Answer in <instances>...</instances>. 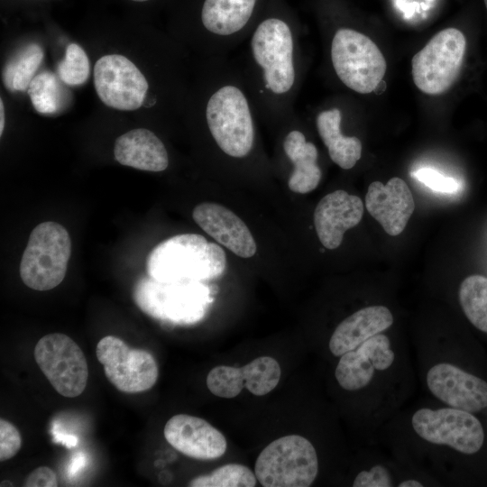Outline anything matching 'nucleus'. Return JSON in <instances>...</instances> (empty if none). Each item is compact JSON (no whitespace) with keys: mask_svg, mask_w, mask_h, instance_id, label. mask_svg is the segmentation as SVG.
Segmentation results:
<instances>
[{"mask_svg":"<svg viewBox=\"0 0 487 487\" xmlns=\"http://www.w3.org/2000/svg\"><path fill=\"white\" fill-rule=\"evenodd\" d=\"M33 108L45 115H55L68 103V92L51 71L36 75L27 89Z\"/></svg>","mask_w":487,"mask_h":487,"instance_id":"24","label":"nucleus"},{"mask_svg":"<svg viewBox=\"0 0 487 487\" xmlns=\"http://www.w3.org/2000/svg\"><path fill=\"white\" fill-rule=\"evenodd\" d=\"M43 57L42 48L35 42H31L19 50L5 65L3 70L5 87L10 92L27 91Z\"/></svg>","mask_w":487,"mask_h":487,"instance_id":"23","label":"nucleus"},{"mask_svg":"<svg viewBox=\"0 0 487 487\" xmlns=\"http://www.w3.org/2000/svg\"><path fill=\"white\" fill-rule=\"evenodd\" d=\"M5 128V107L3 99H0V135L3 134Z\"/></svg>","mask_w":487,"mask_h":487,"instance_id":"34","label":"nucleus"},{"mask_svg":"<svg viewBox=\"0 0 487 487\" xmlns=\"http://www.w3.org/2000/svg\"><path fill=\"white\" fill-rule=\"evenodd\" d=\"M33 355L59 394L75 398L84 391L88 379L87 362L72 338L61 333L48 334L39 339Z\"/></svg>","mask_w":487,"mask_h":487,"instance_id":"9","label":"nucleus"},{"mask_svg":"<svg viewBox=\"0 0 487 487\" xmlns=\"http://www.w3.org/2000/svg\"><path fill=\"white\" fill-rule=\"evenodd\" d=\"M412 175L418 181L435 191L451 193L455 191L458 187L455 179L446 177L433 169L422 168L413 172Z\"/></svg>","mask_w":487,"mask_h":487,"instance_id":"31","label":"nucleus"},{"mask_svg":"<svg viewBox=\"0 0 487 487\" xmlns=\"http://www.w3.org/2000/svg\"><path fill=\"white\" fill-rule=\"evenodd\" d=\"M96 354L107 380L122 392L146 391L158 380L159 368L154 356L147 350L131 348L117 336L100 339Z\"/></svg>","mask_w":487,"mask_h":487,"instance_id":"10","label":"nucleus"},{"mask_svg":"<svg viewBox=\"0 0 487 487\" xmlns=\"http://www.w3.org/2000/svg\"><path fill=\"white\" fill-rule=\"evenodd\" d=\"M279 363L270 356H260L243 367L216 366L207 376V386L215 396L232 399L245 388L255 396L271 392L280 379Z\"/></svg>","mask_w":487,"mask_h":487,"instance_id":"13","label":"nucleus"},{"mask_svg":"<svg viewBox=\"0 0 487 487\" xmlns=\"http://www.w3.org/2000/svg\"><path fill=\"white\" fill-rule=\"evenodd\" d=\"M244 43L240 68L258 115L281 127L295 114L304 75L299 31L288 17L271 14L257 21Z\"/></svg>","mask_w":487,"mask_h":487,"instance_id":"1","label":"nucleus"},{"mask_svg":"<svg viewBox=\"0 0 487 487\" xmlns=\"http://www.w3.org/2000/svg\"><path fill=\"white\" fill-rule=\"evenodd\" d=\"M427 383L436 398L452 408L475 412L487 407V382L453 364L431 367Z\"/></svg>","mask_w":487,"mask_h":487,"instance_id":"14","label":"nucleus"},{"mask_svg":"<svg viewBox=\"0 0 487 487\" xmlns=\"http://www.w3.org/2000/svg\"><path fill=\"white\" fill-rule=\"evenodd\" d=\"M163 434L176 450L198 460L219 458L227 447L226 439L218 429L201 418L187 414L171 417Z\"/></svg>","mask_w":487,"mask_h":487,"instance_id":"15","label":"nucleus"},{"mask_svg":"<svg viewBox=\"0 0 487 487\" xmlns=\"http://www.w3.org/2000/svg\"><path fill=\"white\" fill-rule=\"evenodd\" d=\"M26 487H56L58 485L56 473L47 466L34 469L25 479Z\"/></svg>","mask_w":487,"mask_h":487,"instance_id":"33","label":"nucleus"},{"mask_svg":"<svg viewBox=\"0 0 487 487\" xmlns=\"http://www.w3.org/2000/svg\"><path fill=\"white\" fill-rule=\"evenodd\" d=\"M365 205L370 215L391 236L402 233L415 209L412 193L399 177L391 178L386 184L372 182L365 196Z\"/></svg>","mask_w":487,"mask_h":487,"instance_id":"17","label":"nucleus"},{"mask_svg":"<svg viewBox=\"0 0 487 487\" xmlns=\"http://www.w3.org/2000/svg\"><path fill=\"white\" fill-rule=\"evenodd\" d=\"M360 346L366 352L375 370L383 371L391 366L395 354L391 349L390 339L383 334H377Z\"/></svg>","mask_w":487,"mask_h":487,"instance_id":"29","label":"nucleus"},{"mask_svg":"<svg viewBox=\"0 0 487 487\" xmlns=\"http://www.w3.org/2000/svg\"><path fill=\"white\" fill-rule=\"evenodd\" d=\"M295 114L280 127L283 129L281 151L291 165L289 188L295 193L306 194L318 186L322 170L317 163V148L308 140Z\"/></svg>","mask_w":487,"mask_h":487,"instance_id":"16","label":"nucleus"},{"mask_svg":"<svg viewBox=\"0 0 487 487\" xmlns=\"http://www.w3.org/2000/svg\"><path fill=\"white\" fill-rule=\"evenodd\" d=\"M133 299L145 314L177 326L200 321L213 300L203 281H161L151 277L138 281Z\"/></svg>","mask_w":487,"mask_h":487,"instance_id":"3","label":"nucleus"},{"mask_svg":"<svg viewBox=\"0 0 487 487\" xmlns=\"http://www.w3.org/2000/svg\"><path fill=\"white\" fill-rule=\"evenodd\" d=\"M314 120L317 132L331 161L343 170L354 168L362 157L363 146L358 137L347 136L342 133L341 108L337 106L323 108L316 112Z\"/></svg>","mask_w":487,"mask_h":487,"instance_id":"22","label":"nucleus"},{"mask_svg":"<svg viewBox=\"0 0 487 487\" xmlns=\"http://www.w3.org/2000/svg\"><path fill=\"white\" fill-rule=\"evenodd\" d=\"M317 472L316 449L299 435L285 436L270 443L254 465L257 481L264 487H308Z\"/></svg>","mask_w":487,"mask_h":487,"instance_id":"6","label":"nucleus"},{"mask_svg":"<svg viewBox=\"0 0 487 487\" xmlns=\"http://www.w3.org/2000/svg\"><path fill=\"white\" fill-rule=\"evenodd\" d=\"M131 1H134V2H146V1H149V0H131Z\"/></svg>","mask_w":487,"mask_h":487,"instance_id":"36","label":"nucleus"},{"mask_svg":"<svg viewBox=\"0 0 487 487\" xmlns=\"http://www.w3.org/2000/svg\"><path fill=\"white\" fill-rule=\"evenodd\" d=\"M459 301L469 321L487 333V278L471 275L460 285Z\"/></svg>","mask_w":487,"mask_h":487,"instance_id":"26","label":"nucleus"},{"mask_svg":"<svg viewBox=\"0 0 487 487\" xmlns=\"http://www.w3.org/2000/svg\"><path fill=\"white\" fill-rule=\"evenodd\" d=\"M226 266L225 251L203 235L183 234L157 244L147 258L149 277L161 281H204L220 276Z\"/></svg>","mask_w":487,"mask_h":487,"instance_id":"2","label":"nucleus"},{"mask_svg":"<svg viewBox=\"0 0 487 487\" xmlns=\"http://www.w3.org/2000/svg\"><path fill=\"white\" fill-rule=\"evenodd\" d=\"M71 240L67 229L53 221L39 224L31 232L20 262L23 283L35 290L54 289L64 280Z\"/></svg>","mask_w":487,"mask_h":487,"instance_id":"5","label":"nucleus"},{"mask_svg":"<svg viewBox=\"0 0 487 487\" xmlns=\"http://www.w3.org/2000/svg\"><path fill=\"white\" fill-rule=\"evenodd\" d=\"M466 51V39L456 28L436 34L412 58L411 72L416 87L427 95L448 90L457 79Z\"/></svg>","mask_w":487,"mask_h":487,"instance_id":"8","label":"nucleus"},{"mask_svg":"<svg viewBox=\"0 0 487 487\" xmlns=\"http://www.w3.org/2000/svg\"><path fill=\"white\" fill-rule=\"evenodd\" d=\"M354 487H391V479L382 465H375L370 471H362L355 477Z\"/></svg>","mask_w":487,"mask_h":487,"instance_id":"32","label":"nucleus"},{"mask_svg":"<svg viewBox=\"0 0 487 487\" xmlns=\"http://www.w3.org/2000/svg\"><path fill=\"white\" fill-rule=\"evenodd\" d=\"M329 60L340 83L358 94L374 91L387 69L384 56L372 40L350 27H339L334 32Z\"/></svg>","mask_w":487,"mask_h":487,"instance_id":"4","label":"nucleus"},{"mask_svg":"<svg viewBox=\"0 0 487 487\" xmlns=\"http://www.w3.org/2000/svg\"><path fill=\"white\" fill-rule=\"evenodd\" d=\"M114 156L122 165L145 171H163L170 164L163 142L145 128L133 129L120 135L115 142Z\"/></svg>","mask_w":487,"mask_h":487,"instance_id":"20","label":"nucleus"},{"mask_svg":"<svg viewBox=\"0 0 487 487\" xmlns=\"http://www.w3.org/2000/svg\"><path fill=\"white\" fill-rule=\"evenodd\" d=\"M374 370L372 360L359 345L341 355L335 375L343 389L356 391L369 384L373 377Z\"/></svg>","mask_w":487,"mask_h":487,"instance_id":"25","label":"nucleus"},{"mask_svg":"<svg viewBox=\"0 0 487 487\" xmlns=\"http://www.w3.org/2000/svg\"><path fill=\"white\" fill-rule=\"evenodd\" d=\"M59 78L66 85L84 84L89 77L90 65L86 51L77 43L67 46L64 59L57 68Z\"/></svg>","mask_w":487,"mask_h":487,"instance_id":"28","label":"nucleus"},{"mask_svg":"<svg viewBox=\"0 0 487 487\" xmlns=\"http://www.w3.org/2000/svg\"><path fill=\"white\" fill-rule=\"evenodd\" d=\"M22 437L19 430L11 422L0 419V461L14 457L20 450Z\"/></svg>","mask_w":487,"mask_h":487,"instance_id":"30","label":"nucleus"},{"mask_svg":"<svg viewBox=\"0 0 487 487\" xmlns=\"http://www.w3.org/2000/svg\"><path fill=\"white\" fill-rule=\"evenodd\" d=\"M485 6L487 8V0H484Z\"/></svg>","mask_w":487,"mask_h":487,"instance_id":"37","label":"nucleus"},{"mask_svg":"<svg viewBox=\"0 0 487 487\" xmlns=\"http://www.w3.org/2000/svg\"><path fill=\"white\" fill-rule=\"evenodd\" d=\"M416 433L427 442L446 445L467 455L478 452L484 440L480 420L455 408L420 409L411 419Z\"/></svg>","mask_w":487,"mask_h":487,"instance_id":"11","label":"nucleus"},{"mask_svg":"<svg viewBox=\"0 0 487 487\" xmlns=\"http://www.w3.org/2000/svg\"><path fill=\"white\" fill-rule=\"evenodd\" d=\"M259 0H203L201 48L207 58L228 56L245 41L257 23Z\"/></svg>","mask_w":487,"mask_h":487,"instance_id":"7","label":"nucleus"},{"mask_svg":"<svg viewBox=\"0 0 487 487\" xmlns=\"http://www.w3.org/2000/svg\"><path fill=\"white\" fill-rule=\"evenodd\" d=\"M363 215L360 198L345 190L326 195L314 211L317 234L324 247L333 250L343 241L345 233L357 225Z\"/></svg>","mask_w":487,"mask_h":487,"instance_id":"18","label":"nucleus"},{"mask_svg":"<svg viewBox=\"0 0 487 487\" xmlns=\"http://www.w3.org/2000/svg\"><path fill=\"white\" fill-rule=\"evenodd\" d=\"M256 475L245 465L227 464L188 482L192 487H253Z\"/></svg>","mask_w":487,"mask_h":487,"instance_id":"27","label":"nucleus"},{"mask_svg":"<svg viewBox=\"0 0 487 487\" xmlns=\"http://www.w3.org/2000/svg\"><path fill=\"white\" fill-rule=\"evenodd\" d=\"M392 323L393 316L384 306L359 309L336 326L329 340L330 352L335 356H341L386 330Z\"/></svg>","mask_w":487,"mask_h":487,"instance_id":"21","label":"nucleus"},{"mask_svg":"<svg viewBox=\"0 0 487 487\" xmlns=\"http://www.w3.org/2000/svg\"><path fill=\"white\" fill-rule=\"evenodd\" d=\"M94 86L106 106L121 111H133L143 106L149 90L145 76L133 61L120 54H108L97 60Z\"/></svg>","mask_w":487,"mask_h":487,"instance_id":"12","label":"nucleus"},{"mask_svg":"<svg viewBox=\"0 0 487 487\" xmlns=\"http://www.w3.org/2000/svg\"><path fill=\"white\" fill-rule=\"evenodd\" d=\"M399 487H423V484L416 480H406L400 482Z\"/></svg>","mask_w":487,"mask_h":487,"instance_id":"35","label":"nucleus"},{"mask_svg":"<svg viewBox=\"0 0 487 487\" xmlns=\"http://www.w3.org/2000/svg\"><path fill=\"white\" fill-rule=\"evenodd\" d=\"M194 221L218 244L242 258L256 253V243L244 222L227 207L203 202L192 212Z\"/></svg>","mask_w":487,"mask_h":487,"instance_id":"19","label":"nucleus"}]
</instances>
